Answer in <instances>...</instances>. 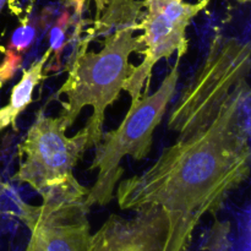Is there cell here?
I'll return each instance as SVG.
<instances>
[{"label":"cell","mask_w":251,"mask_h":251,"mask_svg":"<svg viewBox=\"0 0 251 251\" xmlns=\"http://www.w3.org/2000/svg\"><path fill=\"white\" fill-rule=\"evenodd\" d=\"M250 87L240 88L201 131L178 139L153 166L123 180L117 189L122 210L161 206L186 234L201 218L216 213L228 193L250 174Z\"/></svg>","instance_id":"obj_1"},{"label":"cell","mask_w":251,"mask_h":251,"mask_svg":"<svg viewBox=\"0 0 251 251\" xmlns=\"http://www.w3.org/2000/svg\"><path fill=\"white\" fill-rule=\"evenodd\" d=\"M134 32L132 27H126L108 34L98 53L88 51L90 42L83 39L71 61L68 78L58 91V95L68 96L61 113L68 127L83 108L92 107V115L86 125L88 147L96 146L102 139L105 110L119 97L134 69L129 63L130 54L141 50L139 37H135Z\"/></svg>","instance_id":"obj_2"},{"label":"cell","mask_w":251,"mask_h":251,"mask_svg":"<svg viewBox=\"0 0 251 251\" xmlns=\"http://www.w3.org/2000/svg\"><path fill=\"white\" fill-rule=\"evenodd\" d=\"M250 43L216 36L203 65L176 103L168 127L185 139L207 127L250 74Z\"/></svg>","instance_id":"obj_3"},{"label":"cell","mask_w":251,"mask_h":251,"mask_svg":"<svg viewBox=\"0 0 251 251\" xmlns=\"http://www.w3.org/2000/svg\"><path fill=\"white\" fill-rule=\"evenodd\" d=\"M180 59L176 56L173 69L158 90L153 95L144 92L136 102H131L119 127L103 134L96 145V154L90 171L98 169V176L86 198L88 208L93 205H107L113 200L115 186L124 174V168L120 166L124 157L131 156L136 161H141L150 153L154 130L176 93Z\"/></svg>","instance_id":"obj_4"},{"label":"cell","mask_w":251,"mask_h":251,"mask_svg":"<svg viewBox=\"0 0 251 251\" xmlns=\"http://www.w3.org/2000/svg\"><path fill=\"white\" fill-rule=\"evenodd\" d=\"M68 129L63 114L55 118L39 113L19 145L20 167L15 179L28 184L41 196L78 185L73 171L88 149V132L85 126L68 137Z\"/></svg>","instance_id":"obj_5"},{"label":"cell","mask_w":251,"mask_h":251,"mask_svg":"<svg viewBox=\"0 0 251 251\" xmlns=\"http://www.w3.org/2000/svg\"><path fill=\"white\" fill-rule=\"evenodd\" d=\"M146 11L137 24V31H142L139 41L144 54V61L134 66L125 81L123 90L129 92L131 102H136L145 92H149L153 66L161 59L176 53L183 58L188 50L186 28L194 17L207 7L210 0L186 2L185 0H142Z\"/></svg>","instance_id":"obj_6"},{"label":"cell","mask_w":251,"mask_h":251,"mask_svg":"<svg viewBox=\"0 0 251 251\" xmlns=\"http://www.w3.org/2000/svg\"><path fill=\"white\" fill-rule=\"evenodd\" d=\"M88 191L82 185L51 190L42 195V205H21V217L31 232L26 251H87Z\"/></svg>","instance_id":"obj_7"},{"label":"cell","mask_w":251,"mask_h":251,"mask_svg":"<svg viewBox=\"0 0 251 251\" xmlns=\"http://www.w3.org/2000/svg\"><path fill=\"white\" fill-rule=\"evenodd\" d=\"M131 217L112 215L91 234L87 251H186L193 235L176 227L161 206H145Z\"/></svg>","instance_id":"obj_8"},{"label":"cell","mask_w":251,"mask_h":251,"mask_svg":"<svg viewBox=\"0 0 251 251\" xmlns=\"http://www.w3.org/2000/svg\"><path fill=\"white\" fill-rule=\"evenodd\" d=\"M142 0H102L96 11L95 22L87 29L86 41L91 42L100 36H108L118 29L132 27L137 31V20L144 15Z\"/></svg>","instance_id":"obj_9"},{"label":"cell","mask_w":251,"mask_h":251,"mask_svg":"<svg viewBox=\"0 0 251 251\" xmlns=\"http://www.w3.org/2000/svg\"><path fill=\"white\" fill-rule=\"evenodd\" d=\"M50 53V49H48L39 60L34 61L27 70H24L21 80L12 88L9 103L0 108V131L9 126L14 129L16 127L17 118L32 102L34 88L43 80V68Z\"/></svg>","instance_id":"obj_10"},{"label":"cell","mask_w":251,"mask_h":251,"mask_svg":"<svg viewBox=\"0 0 251 251\" xmlns=\"http://www.w3.org/2000/svg\"><path fill=\"white\" fill-rule=\"evenodd\" d=\"M34 38H36V28L33 25L29 24L28 20L25 19L12 33L6 49L24 58L25 54L33 44Z\"/></svg>","instance_id":"obj_11"},{"label":"cell","mask_w":251,"mask_h":251,"mask_svg":"<svg viewBox=\"0 0 251 251\" xmlns=\"http://www.w3.org/2000/svg\"><path fill=\"white\" fill-rule=\"evenodd\" d=\"M68 20L69 15L68 12L61 16V19L59 20L58 25L54 26L50 31V51H54L56 55V58H59V53L63 50L64 48V42H65V32L66 27H68Z\"/></svg>","instance_id":"obj_12"},{"label":"cell","mask_w":251,"mask_h":251,"mask_svg":"<svg viewBox=\"0 0 251 251\" xmlns=\"http://www.w3.org/2000/svg\"><path fill=\"white\" fill-rule=\"evenodd\" d=\"M63 1L65 2L68 6L74 7L77 14H81L83 10V7H85L86 5L91 1V0H63ZM93 1H95V4H96V11H97V10L100 9V4H102V0H93Z\"/></svg>","instance_id":"obj_13"},{"label":"cell","mask_w":251,"mask_h":251,"mask_svg":"<svg viewBox=\"0 0 251 251\" xmlns=\"http://www.w3.org/2000/svg\"><path fill=\"white\" fill-rule=\"evenodd\" d=\"M9 1H10V0H0V12H1V10L4 9V6H5V5H6Z\"/></svg>","instance_id":"obj_14"},{"label":"cell","mask_w":251,"mask_h":251,"mask_svg":"<svg viewBox=\"0 0 251 251\" xmlns=\"http://www.w3.org/2000/svg\"><path fill=\"white\" fill-rule=\"evenodd\" d=\"M1 86H2V83H1V82H0V87H1Z\"/></svg>","instance_id":"obj_15"}]
</instances>
